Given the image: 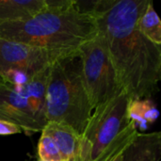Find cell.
<instances>
[{
  "instance_id": "cell-1",
  "label": "cell",
  "mask_w": 161,
  "mask_h": 161,
  "mask_svg": "<svg viewBox=\"0 0 161 161\" xmlns=\"http://www.w3.org/2000/svg\"><path fill=\"white\" fill-rule=\"evenodd\" d=\"M151 0H99L89 10L103 37L119 84L129 99H151L161 80V46L137 28Z\"/></svg>"
},
{
  "instance_id": "cell-2",
  "label": "cell",
  "mask_w": 161,
  "mask_h": 161,
  "mask_svg": "<svg viewBox=\"0 0 161 161\" xmlns=\"http://www.w3.org/2000/svg\"><path fill=\"white\" fill-rule=\"evenodd\" d=\"M98 34L96 20L75 0H48L35 16L0 25V38L48 51L72 54Z\"/></svg>"
},
{
  "instance_id": "cell-3",
  "label": "cell",
  "mask_w": 161,
  "mask_h": 161,
  "mask_svg": "<svg viewBox=\"0 0 161 161\" xmlns=\"http://www.w3.org/2000/svg\"><path fill=\"white\" fill-rule=\"evenodd\" d=\"M93 110L78 51L52 62L45 98L46 122L66 125L81 136Z\"/></svg>"
},
{
  "instance_id": "cell-4",
  "label": "cell",
  "mask_w": 161,
  "mask_h": 161,
  "mask_svg": "<svg viewBox=\"0 0 161 161\" xmlns=\"http://www.w3.org/2000/svg\"><path fill=\"white\" fill-rule=\"evenodd\" d=\"M128 102L129 97L122 90L94 108L80 136L76 161H104L128 145L138 133L127 116Z\"/></svg>"
},
{
  "instance_id": "cell-5",
  "label": "cell",
  "mask_w": 161,
  "mask_h": 161,
  "mask_svg": "<svg viewBox=\"0 0 161 161\" xmlns=\"http://www.w3.org/2000/svg\"><path fill=\"white\" fill-rule=\"evenodd\" d=\"M82 75L93 109L117 95L122 88L103 37L98 33L78 49Z\"/></svg>"
},
{
  "instance_id": "cell-6",
  "label": "cell",
  "mask_w": 161,
  "mask_h": 161,
  "mask_svg": "<svg viewBox=\"0 0 161 161\" xmlns=\"http://www.w3.org/2000/svg\"><path fill=\"white\" fill-rule=\"evenodd\" d=\"M67 55L70 54L52 52L0 38V76L10 70H23L35 75Z\"/></svg>"
},
{
  "instance_id": "cell-7",
  "label": "cell",
  "mask_w": 161,
  "mask_h": 161,
  "mask_svg": "<svg viewBox=\"0 0 161 161\" xmlns=\"http://www.w3.org/2000/svg\"><path fill=\"white\" fill-rule=\"evenodd\" d=\"M0 120L15 124L27 135L42 132L43 129L25 98L11 85L2 80H0Z\"/></svg>"
},
{
  "instance_id": "cell-8",
  "label": "cell",
  "mask_w": 161,
  "mask_h": 161,
  "mask_svg": "<svg viewBox=\"0 0 161 161\" xmlns=\"http://www.w3.org/2000/svg\"><path fill=\"white\" fill-rule=\"evenodd\" d=\"M50 65L35 74L25 85H11L16 92L25 98L29 107L34 112L36 119L43 127L47 124L45 119V98Z\"/></svg>"
},
{
  "instance_id": "cell-9",
  "label": "cell",
  "mask_w": 161,
  "mask_h": 161,
  "mask_svg": "<svg viewBox=\"0 0 161 161\" xmlns=\"http://www.w3.org/2000/svg\"><path fill=\"white\" fill-rule=\"evenodd\" d=\"M161 158V132L140 133L125 148L123 161H159Z\"/></svg>"
},
{
  "instance_id": "cell-10",
  "label": "cell",
  "mask_w": 161,
  "mask_h": 161,
  "mask_svg": "<svg viewBox=\"0 0 161 161\" xmlns=\"http://www.w3.org/2000/svg\"><path fill=\"white\" fill-rule=\"evenodd\" d=\"M48 7V0H0V25L29 19Z\"/></svg>"
},
{
  "instance_id": "cell-11",
  "label": "cell",
  "mask_w": 161,
  "mask_h": 161,
  "mask_svg": "<svg viewBox=\"0 0 161 161\" xmlns=\"http://www.w3.org/2000/svg\"><path fill=\"white\" fill-rule=\"evenodd\" d=\"M42 131L54 141L63 161H76L80 136L72 128L55 123H47Z\"/></svg>"
},
{
  "instance_id": "cell-12",
  "label": "cell",
  "mask_w": 161,
  "mask_h": 161,
  "mask_svg": "<svg viewBox=\"0 0 161 161\" xmlns=\"http://www.w3.org/2000/svg\"><path fill=\"white\" fill-rule=\"evenodd\" d=\"M127 116L139 131H146L159 116L158 109L152 99H129Z\"/></svg>"
},
{
  "instance_id": "cell-13",
  "label": "cell",
  "mask_w": 161,
  "mask_h": 161,
  "mask_svg": "<svg viewBox=\"0 0 161 161\" xmlns=\"http://www.w3.org/2000/svg\"><path fill=\"white\" fill-rule=\"evenodd\" d=\"M138 30L150 42L161 46V22L154 8L153 1H150L145 11L137 21Z\"/></svg>"
},
{
  "instance_id": "cell-14",
  "label": "cell",
  "mask_w": 161,
  "mask_h": 161,
  "mask_svg": "<svg viewBox=\"0 0 161 161\" xmlns=\"http://www.w3.org/2000/svg\"><path fill=\"white\" fill-rule=\"evenodd\" d=\"M38 156L42 161H63L52 138L42 130L38 143Z\"/></svg>"
},
{
  "instance_id": "cell-15",
  "label": "cell",
  "mask_w": 161,
  "mask_h": 161,
  "mask_svg": "<svg viewBox=\"0 0 161 161\" xmlns=\"http://www.w3.org/2000/svg\"><path fill=\"white\" fill-rule=\"evenodd\" d=\"M23 130L21 127L16 125L13 123L0 120V136H10L21 133Z\"/></svg>"
},
{
  "instance_id": "cell-16",
  "label": "cell",
  "mask_w": 161,
  "mask_h": 161,
  "mask_svg": "<svg viewBox=\"0 0 161 161\" xmlns=\"http://www.w3.org/2000/svg\"><path fill=\"white\" fill-rule=\"evenodd\" d=\"M124 150L121 151V152H118V153H116V154H114L112 156H110L109 158H108L105 161H123V159H122V154H123Z\"/></svg>"
},
{
  "instance_id": "cell-17",
  "label": "cell",
  "mask_w": 161,
  "mask_h": 161,
  "mask_svg": "<svg viewBox=\"0 0 161 161\" xmlns=\"http://www.w3.org/2000/svg\"><path fill=\"white\" fill-rule=\"evenodd\" d=\"M37 161H42V160H40V159H39V158H38V160H37Z\"/></svg>"
},
{
  "instance_id": "cell-18",
  "label": "cell",
  "mask_w": 161,
  "mask_h": 161,
  "mask_svg": "<svg viewBox=\"0 0 161 161\" xmlns=\"http://www.w3.org/2000/svg\"><path fill=\"white\" fill-rule=\"evenodd\" d=\"M0 80H1V79H0Z\"/></svg>"
}]
</instances>
